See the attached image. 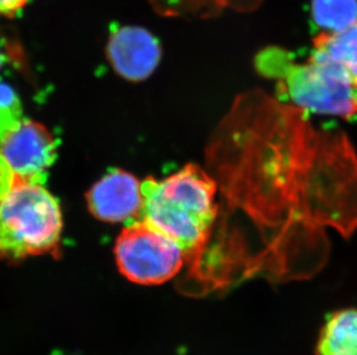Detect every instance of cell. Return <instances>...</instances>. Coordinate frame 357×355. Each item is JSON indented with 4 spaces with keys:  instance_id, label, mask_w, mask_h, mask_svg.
<instances>
[{
    "instance_id": "6",
    "label": "cell",
    "mask_w": 357,
    "mask_h": 355,
    "mask_svg": "<svg viewBox=\"0 0 357 355\" xmlns=\"http://www.w3.org/2000/svg\"><path fill=\"white\" fill-rule=\"evenodd\" d=\"M108 56L121 77L142 81L159 66L162 49L155 36L144 28L123 27L110 37Z\"/></svg>"
},
{
    "instance_id": "7",
    "label": "cell",
    "mask_w": 357,
    "mask_h": 355,
    "mask_svg": "<svg viewBox=\"0 0 357 355\" xmlns=\"http://www.w3.org/2000/svg\"><path fill=\"white\" fill-rule=\"evenodd\" d=\"M91 214L103 221L138 218L142 207V184L123 170H112L94 184L88 194Z\"/></svg>"
},
{
    "instance_id": "11",
    "label": "cell",
    "mask_w": 357,
    "mask_h": 355,
    "mask_svg": "<svg viewBox=\"0 0 357 355\" xmlns=\"http://www.w3.org/2000/svg\"><path fill=\"white\" fill-rule=\"evenodd\" d=\"M0 111L22 119L20 100L13 88L0 82Z\"/></svg>"
},
{
    "instance_id": "2",
    "label": "cell",
    "mask_w": 357,
    "mask_h": 355,
    "mask_svg": "<svg viewBox=\"0 0 357 355\" xmlns=\"http://www.w3.org/2000/svg\"><path fill=\"white\" fill-rule=\"evenodd\" d=\"M57 200L40 184L17 182L0 200V256L10 261L54 251L61 240Z\"/></svg>"
},
{
    "instance_id": "5",
    "label": "cell",
    "mask_w": 357,
    "mask_h": 355,
    "mask_svg": "<svg viewBox=\"0 0 357 355\" xmlns=\"http://www.w3.org/2000/svg\"><path fill=\"white\" fill-rule=\"evenodd\" d=\"M56 154L57 147L50 132L31 120H21L0 144V155L10 165L17 182L24 184H43Z\"/></svg>"
},
{
    "instance_id": "14",
    "label": "cell",
    "mask_w": 357,
    "mask_h": 355,
    "mask_svg": "<svg viewBox=\"0 0 357 355\" xmlns=\"http://www.w3.org/2000/svg\"><path fill=\"white\" fill-rule=\"evenodd\" d=\"M27 3L28 0H0V14L5 17H13Z\"/></svg>"
},
{
    "instance_id": "3",
    "label": "cell",
    "mask_w": 357,
    "mask_h": 355,
    "mask_svg": "<svg viewBox=\"0 0 357 355\" xmlns=\"http://www.w3.org/2000/svg\"><path fill=\"white\" fill-rule=\"evenodd\" d=\"M256 68L277 79L283 98L311 113L351 119L357 114V89L321 65L294 63L286 51L268 49L258 54Z\"/></svg>"
},
{
    "instance_id": "13",
    "label": "cell",
    "mask_w": 357,
    "mask_h": 355,
    "mask_svg": "<svg viewBox=\"0 0 357 355\" xmlns=\"http://www.w3.org/2000/svg\"><path fill=\"white\" fill-rule=\"evenodd\" d=\"M21 120L22 119L20 118L14 117L12 114L0 111V144L3 141V139L6 138L17 125L20 124Z\"/></svg>"
},
{
    "instance_id": "12",
    "label": "cell",
    "mask_w": 357,
    "mask_h": 355,
    "mask_svg": "<svg viewBox=\"0 0 357 355\" xmlns=\"http://www.w3.org/2000/svg\"><path fill=\"white\" fill-rule=\"evenodd\" d=\"M17 184V179L13 171L10 170V165L0 155V200L10 193V189Z\"/></svg>"
},
{
    "instance_id": "8",
    "label": "cell",
    "mask_w": 357,
    "mask_h": 355,
    "mask_svg": "<svg viewBox=\"0 0 357 355\" xmlns=\"http://www.w3.org/2000/svg\"><path fill=\"white\" fill-rule=\"evenodd\" d=\"M309 61L337 74L357 89V21L337 33H319Z\"/></svg>"
},
{
    "instance_id": "10",
    "label": "cell",
    "mask_w": 357,
    "mask_h": 355,
    "mask_svg": "<svg viewBox=\"0 0 357 355\" xmlns=\"http://www.w3.org/2000/svg\"><path fill=\"white\" fill-rule=\"evenodd\" d=\"M311 17L321 33H337L357 21V0H312Z\"/></svg>"
},
{
    "instance_id": "1",
    "label": "cell",
    "mask_w": 357,
    "mask_h": 355,
    "mask_svg": "<svg viewBox=\"0 0 357 355\" xmlns=\"http://www.w3.org/2000/svg\"><path fill=\"white\" fill-rule=\"evenodd\" d=\"M216 189L215 181L195 164L161 181L147 178L138 219L174 240L190 258L205 245L218 216Z\"/></svg>"
},
{
    "instance_id": "9",
    "label": "cell",
    "mask_w": 357,
    "mask_h": 355,
    "mask_svg": "<svg viewBox=\"0 0 357 355\" xmlns=\"http://www.w3.org/2000/svg\"><path fill=\"white\" fill-rule=\"evenodd\" d=\"M316 355H357V308L328 316L320 330Z\"/></svg>"
},
{
    "instance_id": "15",
    "label": "cell",
    "mask_w": 357,
    "mask_h": 355,
    "mask_svg": "<svg viewBox=\"0 0 357 355\" xmlns=\"http://www.w3.org/2000/svg\"><path fill=\"white\" fill-rule=\"evenodd\" d=\"M1 65H3V56H1V52H0V68H1Z\"/></svg>"
},
{
    "instance_id": "4",
    "label": "cell",
    "mask_w": 357,
    "mask_h": 355,
    "mask_svg": "<svg viewBox=\"0 0 357 355\" xmlns=\"http://www.w3.org/2000/svg\"><path fill=\"white\" fill-rule=\"evenodd\" d=\"M119 271L131 282L160 285L174 278L186 255L174 240L142 219H132L116 244Z\"/></svg>"
}]
</instances>
